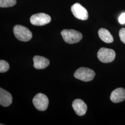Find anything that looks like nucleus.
<instances>
[{
  "instance_id": "2eb2a0df",
  "label": "nucleus",
  "mask_w": 125,
  "mask_h": 125,
  "mask_svg": "<svg viewBox=\"0 0 125 125\" xmlns=\"http://www.w3.org/2000/svg\"><path fill=\"white\" fill-rule=\"evenodd\" d=\"M119 36L121 41L125 44V28H122L120 30Z\"/></svg>"
},
{
  "instance_id": "6e6552de",
  "label": "nucleus",
  "mask_w": 125,
  "mask_h": 125,
  "mask_svg": "<svg viewBox=\"0 0 125 125\" xmlns=\"http://www.w3.org/2000/svg\"><path fill=\"white\" fill-rule=\"evenodd\" d=\"M72 106L76 114L78 116L84 115L87 110L86 104L79 99L75 100L72 103Z\"/></svg>"
},
{
  "instance_id": "1a4fd4ad",
  "label": "nucleus",
  "mask_w": 125,
  "mask_h": 125,
  "mask_svg": "<svg viewBox=\"0 0 125 125\" xmlns=\"http://www.w3.org/2000/svg\"><path fill=\"white\" fill-rule=\"evenodd\" d=\"M110 99L114 103H119L125 100V89L119 88L115 89L111 94Z\"/></svg>"
},
{
  "instance_id": "dca6fc26",
  "label": "nucleus",
  "mask_w": 125,
  "mask_h": 125,
  "mask_svg": "<svg viewBox=\"0 0 125 125\" xmlns=\"http://www.w3.org/2000/svg\"><path fill=\"white\" fill-rule=\"evenodd\" d=\"M119 21L121 24L125 23V13H122L119 17Z\"/></svg>"
},
{
  "instance_id": "f257e3e1",
  "label": "nucleus",
  "mask_w": 125,
  "mask_h": 125,
  "mask_svg": "<svg viewBox=\"0 0 125 125\" xmlns=\"http://www.w3.org/2000/svg\"><path fill=\"white\" fill-rule=\"evenodd\" d=\"M61 34L64 41L70 44L79 42L83 38L80 32L73 29H64L61 31Z\"/></svg>"
},
{
  "instance_id": "f03ea898",
  "label": "nucleus",
  "mask_w": 125,
  "mask_h": 125,
  "mask_svg": "<svg viewBox=\"0 0 125 125\" xmlns=\"http://www.w3.org/2000/svg\"><path fill=\"white\" fill-rule=\"evenodd\" d=\"M13 33L18 40L27 42L30 40L32 38V33L29 29L21 25L15 26L13 29Z\"/></svg>"
},
{
  "instance_id": "ddd939ff",
  "label": "nucleus",
  "mask_w": 125,
  "mask_h": 125,
  "mask_svg": "<svg viewBox=\"0 0 125 125\" xmlns=\"http://www.w3.org/2000/svg\"><path fill=\"white\" fill-rule=\"evenodd\" d=\"M16 0H0V8H8L16 4Z\"/></svg>"
},
{
  "instance_id": "9d476101",
  "label": "nucleus",
  "mask_w": 125,
  "mask_h": 125,
  "mask_svg": "<svg viewBox=\"0 0 125 125\" xmlns=\"http://www.w3.org/2000/svg\"><path fill=\"white\" fill-rule=\"evenodd\" d=\"M13 97L9 92L0 88V104L3 107H8L12 103Z\"/></svg>"
},
{
  "instance_id": "f8f14e48",
  "label": "nucleus",
  "mask_w": 125,
  "mask_h": 125,
  "mask_svg": "<svg viewBox=\"0 0 125 125\" xmlns=\"http://www.w3.org/2000/svg\"><path fill=\"white\" fill-rule=\"evenodd\" d=\"M98 35L101 40L106 43H110L114 41V38L112 34L106 29L103 28L100 29Z\"/></svg>"
},
{
  "instance_id": "20e7f679",
  "label": "nucleus",
  "mask_w": 125,
  "mask_h": 125,
  "mask_svg": "<svg viewBox=\"0 0 125 125\" xmlns=\"http://www.w3.org/2000/svg\"><path fill=\"white\" fill-rule=\"evenodd\" d=\"M115 51L104 47L100 48L97 52L99 60L103 63L112 62L115 58Z\"/></svg>"
},
{
  "instance_id": "423d86ee",
  "label": "nucleus",
  "mask_w": 125,
  "mask_h": 125,
  "mask_svg": "<svg viewBox=\"0 0 125 125\" xmlns=\"http://www.w3.org/2000/svg\"><path fill=\"white\" fill-rule=\"evenodd\" d=\"M51 21V18L46 13H40L32 15L30 18V22L34 26H41L48 24Z\"/></svg>"
},
{
  "instance_id": "39448f33",
  "label": "nucleus",
  "mask_w": 125,
  "mask_h": 125,
  "mask_svg": "<svg viewBox=\"0 0 125 125\" xmlns=\"http://www.w3.org/2000/svg\"><path fill=\"white\" fill-rule=\"evenodd\" d=\"M32 103L37 109L41 111H44L48 107L49 100L44 94L38 93L32 99Z\"/></svg>"
},
{
  "instance_id": "9b49d317",
  "label": "nucleus",
  "mask_w": 125,
  "mask_h": 125,
  "mask_svg": "<svg viewBox=\"0 0 125 125\" xmlns=\"http://www.w3.org/2000/svg\"><path fill=\"white\" fill-rule=\"evenodd\" d=\"M33 66L36 69H44L50 64L49 60L47 58L40 56H35L33 58Z\"/></svg>"
},
{
  "instance_id": "4468645a",
  "label": "nucleus",
  "mask_w": 125,
  "mask_h": 125,
  "mask_svg": "<svg viewBox=\"0 0 125 125\" xmlns=\"http://www.w3.org/2000/svg\"><path fill=\"white\" fill-rule=\"evenodd\" d=\"M9 69V63L3 60L0 61V72L4 73L7 72Z\"/></svg>"
},
{
  "instance_id": "0eeeda50",
  "label": "nucleus",
  "mask_w": 125,
  "mask_h": 125,
  "mask_svg": "<svg viewBox=\"0 0 125 125\" xmlns=\"http://www.w3.org/2000/svg\"><path fill=\"white\" fill-rule=\"evenodd\" d=\"M71 10L72 13L76 18L81 20L84 21L88 19L87 10L82 5L76 3L72 6Z\"/></svg>"
},
{
  "instance_id": "7ed1b4c3",
  "label": "nucleus",
  "mask_w": 125,
  "mask_h": 125,
  "mask_svg": "<svg viewBox=\"0 0 125 125\" xmlns=\"http://www.w3.org/2000/svg\"><path fill=\"white\" fill-rule=\"evenodd\" d=\"M74 76L77 79L83 82H89L94 79L95 72L88 68L81 67L76 71Z\"/></svg>"
}]
</instances>
